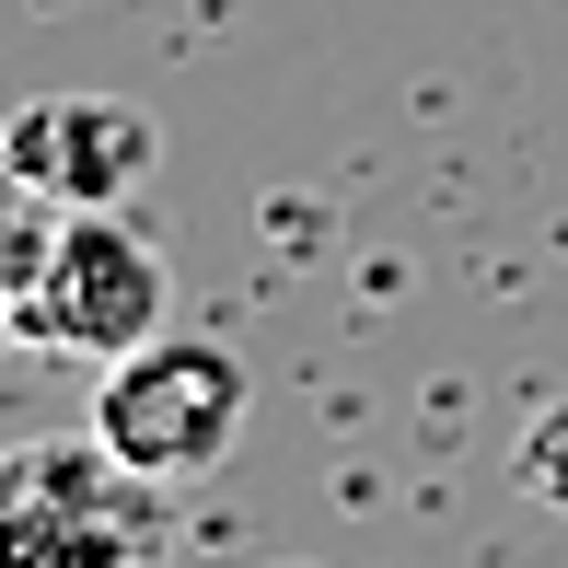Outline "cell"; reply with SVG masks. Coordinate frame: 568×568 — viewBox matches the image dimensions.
<instances>
[{
  "label": "cell",
  "instance_id": "obj_4",
  "mask_svg": "<svg viewBox=\"0 0 568 568\" xmlns=\"http://www.w3.org/2000/svg\"><path fill=\"white\" fill-rule=\"evenodd\" d=\"M23 197H59V210H128L163 163V128H151L128 93H47V105L12 116L0 140Z\"/></svg>",
  "mask_w": 568,
  "mask_h": 568
},
{
  "label": "cell",
  "instance_id": "obj_5",
  "mask_svg": "<svg viewBox=\"0 0 568 568\" xmlns=\"http://www.w3.org/2000/svg\"><path fill=\"white\" fill-rule=\"evenodd\" d=\"M278 568H302V557H278Z\"/></svg>",
  "mask_w": 568,
  "mask_h": 568
},
{
  "label": "cell",
  "instance_id": "obj_1",
  "mask_svg": "<svg viewBox=\"0 0 568 568\" xmlns=\"http://www.w3.org/2000/svg\"><path fill=\"white\" fill-rule=\"evenodd\" d=\"M0 278H12V337L47 359H93V372L151 348L174 314V278L151 255V232H128L116 210H59V197H23Z\"/></svg>",
  "mask_w": 568,
  "mask_h": 568
},
{
  "label": "cell",
  "instance_id": "obj_3",
  "mask_svg": "<svg viewBox=\"0 0 568 568\" xmlns=\"http://www.w3.org/2000/svg\"><path fill=\"white\" fill-rule=\"evenodd\" d=\"M0 568H163V487L93 429L23 442L0 476Z\"/></svg>",
  "mask_w": 568,
  "mask_h": 568
},
{
  "label": "cell",
  "instance_id": "obj_2",
  "mask_svg": "<svg viewBox=\"0 0 568 568\" xmlns=\"http://www.w3.org/2000/svg\"><path fill=\"white\" fill-rule=\"evenodd\" d=\"M244 406H255V372H244V348H221V337H151V348H128L93 372V442H105L128 476H151V487H174V476H210V464L244 442Z\"/></svg>",
  "mask_w": 568,
  "mask_h": 568
}]
</instances>
